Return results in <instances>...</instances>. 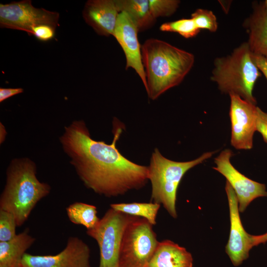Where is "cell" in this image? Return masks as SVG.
Returning <instances> with one entry per match:
<instances>
[{"instance_id":"1","label":"cell","mask_w":267,"mask_h":267,"mask_svg":"<svg viewBox=\"0 0 267 267\" xmlns=\"http://www.w3.org/2000/svg\"><path fill=\"white\" fill-rule=\"evenodd\" d=\"M111 144L93 139L85 122L73 121L59 137L62 149L84 185L106 197L122 195L145 185L148 167L135 164L116 147L122 129L117 128Z\"/></svg>"},{"instance_id":"2","label":"cell","mask_w":267,"mask_h":267,"mask_svg":"<svg viewBox=\"0 0 267 267\" xmlns=\"http://www.w3.org/2000/svg\"><path fill=\"white\" fill-rule=\"evenodd\" d=\"M148 97L155 100L179 85L192 68L193 54L164 41L150 38L141 45Z\"/></svg>"},{"instance_id":"3","label":"cell","mask_w":267,"mask_h":267,"mask_svg":"<svg viewBox=\"0 0 267 267\" xmlns=\"http://www.w3.org/2000/svg\"><path fill=\"white\" fill-rule=\"evenodd\" d=\"M36 174V164L28 158H15L7 168L0 210L12 214L17 226L27 221L38 202L50 192V186L40 181Z\"/></svg>"},{"instance_id":"4","label":"cell","mask_w":267,"mask_h":267,"mask_svg":"<svg viewBox=\"0 0 267 267\" xmlns=\"http://www.w3.org/2000/svg\"><path fill=\"white\" fill-rule=\"evenodd\" d=\"M214 64L211 79L222 92L238 95L256 104L253 90L261 74L247 42L235 48L230 54L216 58Z\"/></svg>"},{"instance_id":"5","label":"cell","mask_w":267,"mask_h":267,"mask_svg":"<svg viewBox=\"0 0 267 267\" xmlns=\"http://www.w3.org/2000/svg\"><path fill=\"white\" fill-rule=\"evenodd\" d=\"M214 153H204L189 161L177 162L166 158L156 148L148 167V178L152 187V202L162 205L173 218H177V194L182 177L189 170L211 158Z\"/></svg>"},{"instance_id":"6","label":"cell","mask_w":267,"mask_h":267,"mask_svg":"<svg viewBox=\"0 0 267 267\" xmlns=\"http://www.w3.org/2000/svg\"><path fill=\"white\" fill-rule=\"evenodd\" d=\"M153 225L144 218L132 216L122 237L119 267H146L159 241Z\"/></svg>"},{"instance_id":"7","label":"cell","mask_w":267,"mask_h":267,"mask_svg":"<svg viewBox=\"0 0 267 267\" xmlns=\"http://www.w3.org/2000/svg\"><path fill=\"white\" fill-rule=\"evenodd\" d=\"M131 216L110 208L94 228L87 230L98 245L99 267H119L122 237Z\"/></svg>"},{"instance_id":"8","label":"cell","mask_w":267,"mask_h":267,"mask_svg":"<svg viewBox=\"0 0 267 267\" xmlns=\"http://www.w3.org/2000/svg\"><path fill=\"white\" fill-rule=\"evenodd\" d=\"M59 17L57 12L35 7L30 0L0 4V27L25 31L30 36L33 28L40 25L56 28Z\"/></svg>"},{"instance_id":"9","label":"cell","mask_w":267,"mask_h":267,"mask_svg":"<svg viewBox=\"0 0 267 267\" xmlns=\"http://www.w3.org/2000/svg\"><path fill=\"white\" fill-rule=\"evenodd\" d=\"M232 153L226 149L215 158L216 167L213 169L226 179L234 190L239 204V211L243 212L255 199L267 197L266 185L254 181L240 173L230 162Z\"/></svg>"},{"instance_id":"10","label":"cell","mask_w":267,"mask_h":267,"mask_svg":"<svg viewBox=\"0 0 267 267\" xmlns=\"http://www.w3.org/2000/svg\"><path fill=\"white\" fill-rule=\"evenodd\" d=\"M90 250L87 244L76 236L68 238L66 245L54 255H33L26 253L22 267H91Z\"/></svg>"},{"instance_id":"11","label":"cell","mask_w":267,"mask_h":267,"mask_svg":"<svg viewBox=\"0 0 267 267\" xmlns=\"http://www.w3.org/2000/svg\"><path fill=\"white\" fill-rule=\"evenodd\" d=\"M229 117L231 144L237 149H251L256 129L257 107L239 96L231 94Z\"/></svg>"},{"instance_id":"12","label":"cell","mask_w":267,"mask_h":267,"mask_svg":"<svg viewBox=\"0 0 267 267\" xmlns=\"http://www.w3.org/2000/svg\"><path fill=\"white\" fill-rule=\"evenodd\" d=\"M230 216V233L225 252L234 266L240 265L249 256L254 246L253 235L244 228L239 216V204L235 193L226 181L225 184Z\"/></svg>"},{"instance_id":"13","label":"cell","mask_w":267,"mask_h":267,"mask_svg":"<svg viewBox=\"0 0 267 267\" xmlns=\"http://www.w3.org/2000/svg\"><path fill=\"white\" fill-rule=\"evenodd\" d=\"M138 32L137 28L128 15L124 12H120L113 36L124 52L126 69H134L146 90V79L142 62L141 45L137 37Z\"/></svg>"},{"instance_id":"14","label":"cell","mask_w":267,"mask_h":267,"mask_svg":"<svg viewBox=\"0 0 267 267\" xmlns=\"http://www.w3.org/2000/svg\"><path fill=\"white\" fill-rule=\"evenodd\" d=\"M119 13L115 0H89L85 4L83 15L97 34L109 36H113Z\"/></svg>"},{"instance_id":"15","label":"cell","mask_w":267,"mask_h":267,"mask_svg":"<svg viewBox=\"0 0 267 267\" xmlns=\"http://www.w3.org/2000/svg\"><path fill=\"white\" fill-rule=\"evenodd\" d=\"M244 26L247 31V42L251 51L267 58V6L264 2L254 5L253 12Z\"/></svg>"},{"instance_id":"16","label":"cell","mask_w":267,"mask_h":267,"mask_svg":"<svg viewBox=\"0 0 267 267\" xmlns=\"http://www.w3.org/2000/svg\"><path fill=\"white\" fill-rule=\"evenodd\" d=\"M146 267H193V258L185 248L165 240L159 242Z\"/></svg>"},{"instance_id":"17","label":"cell","mask_w":267,"mask_h":267,"mask_svg":"<svg viewBox=\"0 0 267 267\" xmlns=\"http://www.w3.org/2000/svg\"><path fill=\"white\" fill-rule=\"evenodd\" d=\"M26 228L12 239L0 242V267H22V261L26 251L36 239Z\"/></svg>"},{"instance_id":"18","label":"cell","mask_w":267,"mask_h":267,"mask_svg":"<svg viewBox=\"0 0 267 267\" xmlns=\"http://www.w3.org/2000/svg\"><path fill=\"white\" fill-rule=\"evenodd\" d=\"M119 12L127 13L136 26L138 32L151 28L156 19L152 16L149 0H115Z\"/></svg>"},{"instance_id":"19","label":"cell","mask_w":267,"mask_h":267,"mask_svg":"<svg viewBox=\"0 0 267 267\" xmlns=\"http://www.w3.org/2000/svg\"><path fill=\"white\" fill-rule=\"evenodd\" d=\"M66 211L71 222L83 225L87 230L94 228L100 219L97 215L96 207L93 205L76 202L69 205Z\"/></svg>"},{"instance_id":"20","label":"cell","mask_w":267,"mask_h":267,"mask_svg":"<svg viewBox=\"0 0 267 267\" xmlns=\"http://www.w3.org/2000/svg\"><path fill=\"white\" fill-rule=\"evenodd\" d=\"M160 205L154 202H133L111 204L110 208L129 215L144 218L153 225L156 224Z\"/></svg>"},{"instance_id":"21","label":"cell","mask_w":267,"mask_h":267,"mask_svg":"<svg viewBox=\"0 0 267 267\" xmlns=\"http://www.w3.org/2000/svg\"><path fill=\"white\" fill-rule=\"evenodd\" d=\"M160 30L163 32L177 33L186 39L195 37L200 31L191 18H182L164 23L160 26Z\"/></svg>"},{"instance_id":"22","label":"cell","mask_w":267,"mask_h":267,"mask_svg":"<svg viewBox=\"0 0 267 267\" xmlns=\"http://www.w3.org/2000/svg\"><path fill=\"white\" fill-rule=\"evenodd\" d=\"M191 18L198 29H206L210 32H216L218 24L217 18L213 12L209 10L199 8L191 14Z\"/></svg>"},{"instance_id":"23","label":"cell","mask_w":267,"mask_h":267,"mask_svg":"<svg viewBox=\"0 0 267 267\" xmlns=\"http://www.w3.org/2000/svg\"><path fill=\"white\" fill-rule=\"evenodd\" d=\"M16 221L14 216L7 211L0 210V242H6L14 238Z\"/></svg>"},{"instance_id":"24","label":"cell","mask_w":267,"mask_h":267,"mask_svg":"<svg viewBox=\"0 0 267 267\" xmlns=\"http://www.w3.org/2000/svg\"><path fill=\"white\" fill-rule=\"evenodd\" d=\"M151 13L155 19L173 14L178 9L180 1L178 0H149Z\"/></svg>"},{"instance_id":"25","label":"cell","mask_w":267,"mask_h":267,"mask_svg":"<svg viewBox=\"0 0 267 267\" xmlns=\"http://www.w3.org/2000/svg\"><path fill=\"white\" fill-rule=\"evenodd\" d=\"M55 28L48 25H40L33 28L32 35L40 41L46 42L54 38Z\"/></svg>"},{"instance_id":"26","label":"cell","mask_w":267,"mask_h":267,"mask_svg":"<svg viewBox=\"0 0 267 267\" xmlns=\"http://www.w3.org/2000/svg\"><path fill=\"white\" fill-rule=\"evenodd\" d=\"M256 131L262 135L264 141L267 143V113L257 107L256 120Z\"/></svg>"},{"instance_id":"27","label":"cell","mask_w":267,"mask_h":267,"mask_svg":"<svg viewBox=\"0 0 267 267\" xmlns=\"http://www.w3.org/2000/svg\"><path fill=\"white\" fill-rule=\"evenodd\" d=\"M23 92L22 88H0V102Z\"/></svg>"},{"instance_id":"28","label":"cell","mask_w":267,"mask_h":267,"mask_svg":"<svg viewBox=\"0 0 267 267\" xmlns=\"http://www.w3.org/2000/svg\"><path fill=\"white\" fill-rule=\"evenodd\" d=\"M253 57L257 67L265 75L267 80V58L253 53Z\"/></svg>"},{"instance_id":"29","label":"cell","mask_w":267,"mask_h":267,"mask_svg":"<svg viewBox=\"0 0 267 267\" xmlns=\"http://www.w3.org/2000/svg\"><path fill=\"white\" fill-rule=\"evenodd\" d=\"M254 246L267 242V232L259 235H253Z\"/></svg>"},{"instance_id":"30","label":"cell","mask_w":267,"mask_h":267,"mask_svg":"<svg viewBox=\"0 0 267 267\" xmlns=\"http://www.w3.org/2000/svg\"><path fill=\"white\" fill-rule=\"evenodd\" d=\"M6 131L4 127V126L2 125V124L0 122V144L3 143L5 139L6 138Z\"/></svg>"},{"instance_id":"31","label":"cell","mask_w":267,"mask_h":267,"mask_svg":"<svg viewBox=\"0 0 267 267\" xmlns=\"http://www.w3.org/2000/svg\"><path fill=\"white\" fill-rule=\"evenodd\" d=\"M265 4L266 5V6H267V0H266L265 1H264Z\"/></svg>"}]
</instances>
